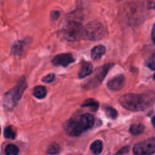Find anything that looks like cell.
Returning <instances> with one entry per match:
<instances>
[{"instance_id":"obj_1","label":"cell","mask_w":155,"mask_h":155,"mask_svg":"<svg viewBox=\"0 0 155 155\" xmlns=\"http://www.w3.org/2000/svg\"><path fill=\"white\" fill-rule=\"evenodd\" d=\"M155 94L147 92L141 94H126L120 98V103L125 109L131 111H141L148 108L154 104Z\"/></svg>"},{"instance_id":"obj_2","label":"cell","mask_w":155,"mask_h":155,"mask_svg":"<svg viewBox=\"0 0 155 155\" xmlns=\"http://www.w3.org/2000/svg\"><path fill=\"white\" fill-rule=\"evenodd\" d=\"M95 123L93 116L89 114H85L82 115L80 120L76 121L70 119L64 124V129L67 133L71 136H79L80 134L86 130L92 128Z\"/></svg>"},{"instance_id":"obj_3","label":"cell","mask_w":155,"mask_h":155,"mask_svg":"<svg viewBox=\"0 0 155 155\" xmlns=\"http://www.w3.org/2000/svg\"><path fill=\"white\" fill-rule=\"evenodd\" d=\"M27 82L25 77H21L18 80L16 86L7 92L4 96V105L7 109H12L17 104L18 101L22 97L23 93L27 89Z\"/></svg>"},{"instance_id":"obj_4","label":"cell","mask_w":155,"mask_h":155,"mask_svg":"<svg viewBox=\"0 0 155 155\" xmlns=\"http://www.w3.org/2000/svg\"><path fill=\"white\" fill-rule=\"evenodd\" d=\"M106 33L107 31L101 23L92 21L83 27L82 39L91 41L98 40L104 38Z\"/></svg>"},{"instance_id":"obj_5","label":"cell","mask_w":155,"mask_h":155,"mask_svg":"<svg viewBox=\"0 0 155 155\" xmlns=\"http://www.w3.org/2000/svg\"><path fill=\"white\" fill-rule=\"evenodd\" d=\"M113 66L114 64H106L102 67H99L97 68L92 75V78L87 80L83 86V87L86 89H91L97 87L98 85L102 83L104 77H106L108 71Z\"/></svg>"},{"instance_id":"obj_6","label":"cell","mask_w":155,"mask_h":155,"mask_svg":"<svg viewBox=\"0 0 155 155\" xmlns=\"http://www.w3.org/2000/svg\"><path fill=\"white\" fill-rule=\"evenodd\" d=\"M83 27L80 23L76 21L69 22L64 30V37L68 41H76L82 38Z\"/></svg>"},{"instance_id":"obj_7","label":"cell","mask_w":155,"mask_h":155,"mask_svg":"<svg viewBox=\"0 0 155 155\" xmlns=\"http://www.w3.org/2000/svg\"><path fill=\"white\" fill-rule=\"evenodd\" d=\"M135 155H152L155 153V138H150L133 147Z\"/></svg>"},{"instance_id":"obj_8","label":"cell","mask_w":155,"mask_h":155,"mask_svg":"<svg viewBox=\"0 0 155 155\" xmlns=\"http://www.w3.org/2000/svg\"><path fill=\"white\" fill-rule=\"evenodd\" d=\"M75 59L71 53H63L54 56L51 60V63L54 66L68 67L71 63H74Z\"/></svg>"},{"instance_id":"obj_9","label":"cell","mask_w":155,"mask_h":155,"mask_svg":"<svg viewBox=\"0 0 155 155\" xmlns=\"http://www.w3.org/2000/svg\"><path fill=\"white\" fill-rule=\"evenodd\" d=\"M125 77L123 75H118L114 77L107 83V87L109 89L114 91H119L123 89L125 85Z\"/></svg>"},{"instance_id":"obj_10","label":"cell","mask_w":155,"mask_h":155,"mask_svg":"<svg viewBox=\"0 0 155 155\" xmlns=\"http://www.w3.org/2000/svg\"><path fill=\"white\" fill-rule=\"evenodd\" d=\"M92 71V65L89 62H83L80 68V71H79L78 76L80 79L84 78L87 76L90 75Z\"/></svg>"},{"instance_id":"obj_11","label":"cell","mask_w":155,"mask_h":155,"mask_svg":"<svg viewBox=\"0 0 155 155\" xmlns=\"http://www.w3.org/2000/svg\"><path fill=\"white\" fill-rule=\"evenodd\" d=\"M106 48L104 45H96L94 47L92 50V53H91V57L94 60H98L101 58L104 54H105Z\"/></svg>"},{"instance_id":"obj_12","label":"cell","mask_w":155,"mask_h":155,"mask_svg":"<svg viewBox=\"0 0 155 155\" xmlns=\"http://www.w3.org/2000/svg\"><path fill=\"white\" fill-rule=\"evenodd\" d=\"M81 106L83 107H89L92 111H96L98 110L99 104L96 100L93 99V98H88L83 101Z\"/></svg>"},{"instance_id":"obj_13","label":"cell","mask_w":155,"mask_h":155,"mask_svg":"<svg viewBox=\"0 0 155 155\" xmlns=\"http://www.w3.org/2000/svg\"><path fill=\"white\" fill-rule=\"evenodd\" d=\"M47 90L45 87L42 86H37L33 89V95L39 99H42L46 96Z\"/></svg>"},{"instance_id":"obj_14","label":"cell","mask_w":155,"mask_h":155,"mask_svg":"<svg viewBox=\"0 0 155 155\" xmlns=\"http://www.w3.org/2000/svg\"><path fill=\"white\" fill-rule=\"evenodd\" d=\"M90 149L94 154L98 155L100 153H101V151H102L103 150L102 142L100 140L95 141V142L91 145Z\"/></svg>"},{"instance_id":"obj_15","label":"cell","mask_w":155,"mask_h":155,"mask_svg":"<svg viewBox=\"0 0 155 155\" xmlns=\"http://www.w3.org/2000/svg\"><path fill=\"white\" fill-rule=\"evenodd\" d=\"M145 130V127L142 124H133L130 128V133L133 135H139L142 133Z\"/></svg>"},{"instance_id":"obj_16","label":"cell","mask_w":155,"mask_h":155,"mask_svg":"<svg viewBox=\"0 0 155 155\" xmlns=\"http://www.w3.org/2000/svg\"><path fill=\"white\" fill-rule=\"evenodd\" d=\"M104 113H105L106 116L108 118L112 120H114L117 117V111L115 110L114 108L111 107H105L104 108Z\"/></svg>"},{"instance_id":"obj_17","label":"cell","mask_w":155,"mask_h":155,"mask_svg":"<svg viewBox=\"0 0 155 155\" xmlns=\"http://www.w3.org/2000/svg\"><path fill=\"white\" fill-rule=\"evenodd\" d=\"M5 153L6 155H18L19 153V149L15 145H8L5 149Z\"/></svg>"},{"instance_id":"obj_18","label":"cell","mask_w":155,"mask_h":155,"mask_svg":"<svg viewBox=\"0 0 155 155\" xmlns=\"http://www.w3.org/2000/svg\"><path fill=\"white\" fill-rule=\"evenodd\" d=\"M24 42L22 41H19V42H15V45L12 46V51L13 54H20L23 51V48H24Z\"/></svg>"},{"instance_id":"obj_19","label":"cell","mask_w":155,"mask_h":155,"mask_svg":"<svg viewBox=\"0 0 155 155\" xmlns=\"http://www.w3.org/2000/svg\"><path fill=\"white\" fill-rule=\"evenodd\" d=\"M4 136L6 139H14L15 138V133L11 127H8L5 129L4 131Z\"/></svg>"},{"instance_id":"obj_20","label":"cell","mask_w":155,"mask_h":155,"mask_svg":"<svg viewBox=\"0 0 155 155\" xmlns=\"http://www.w3.org/2000/svg\"><path fill=\"white\" fill-rule=\"evenodd\" d=\"M59 149H60L59 145L56 143H53L50 145L48 151H47V152H48V154H55L58 152Z\"/></svg>"},{"instance_id":"obj_21","label":"cell","mask_w":155,"mask_h":155,"mask_svg":"<svg viewBox=\"0 0 155 155\" xmlns=\"http://www.w3.org/2000/svg\"><path fill=\"white\" fill-rule=\"evenodd\" d=\"M146 64L150 69L155 71V53L148 58V60L146 62Z\"/></svg>"},{"instance_id":"obj_22","label":"cell","mask_w":155,"mask_h":155,"mask_svg":"<svg viewBox=\"0 0 155 155\" xmlns=\"http://www.w3.org/2000/svg\"><path fill=\"white\" fill-rule=\"evenodd\" d=\"M54 77H55V76H54V74H49L47 76H45V77L42 79V81L47 83H51V82L54 80V78H55Z\"/></svg>"},{"instance_id":"obj_23","label":"cell","mask_w":155,"mask_h":155,"mask_svg":"<svg viewBox=\"0 0 155 155\" xmlns=\"http://www.w3.org/2000/svg\"><path fill=\"white\" fill-rule=\"evenodd\" d=\"M59 16H60V12H58V11H53L51 13V20L55 21L56 19L58 18Z\"/></svg>"},{"instance_id":"obj_24","label":"cell","mask_w":155,"mask_h":155,"mask_svg":"<svg viewBox=\"0 0 155 155\" xmlns=\"http://www.w3.org/2000/svg\"><path fill=\"white\" fill-rule=\"evenodd\" d=\"M148 8L155 10V0H148Z\"/></svg>"},{"instance_id":"obj_25","label":"cell","mask_w":155,"mask_h":155,"mask_svg":"<svg viewBox=\"0 0 155 155\" xmlns=\"http://www.w3.org/2000/svg\"><path fill=\"white\" fill-rule=\"evenodd\" d=\"M151 39L155 43V24L153 26L152 30H151Z\"/></svg>"},{"instance_id":"obj_26","label":"cell","mask_w":155,"mask_h":155,"mask_svg":"<svg viewBox=\"0 0 155 155\" xmlns=\"http://www.w3.org/2000/svg\"><path fill=\"white\" fill-rule=\"evenodd\" d=\"M151 123H152V125L154 126V127H155V115L153 117L152 120H151Z\"/></svg>"},{"instance_id":"obj_27","label":"cell","mask_w":155,"mask_h":155,"mask_svg":"<svg viewBox=\"0 0 155 155\" xmlns=\"http://www.w3.org/2000/svg\"><path fill=\"white\" fill-rule=\"evenodd\" d=\"M154 80H155V75L154 76Z\"/></svg>"},{"instance_id":"obj_28","label":"cell","mask_w":155,"mask_h":155,"mask_svg":"<svg viewBox=\"0 0 155 155\" xmlns=\"http://www.w3.org/2000/svg\"><path fill=\"white\" fill-rule=\"evenodd\" d=\"M0 133H1V128H0Z\"/></svg>"},{"instance_id":"obj_29","label":"cell","mask_w":155,"mask_h":155,"mask_svg":"<svg viewBox=\"0 0 155 155\" xmlns=\"http://www.w3.org/2000/svg\"><path fill=\"white\" fill-rule=\"evenodd\" d=\"M117 1H121V0H117Z\"/></svg>"}]
</instances>
